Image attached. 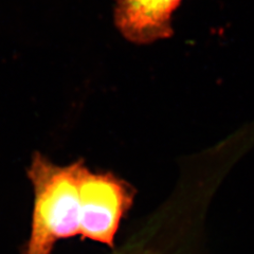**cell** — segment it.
<instances>
[{
	"label": "cell",
	"instance_id": "obj_1",
	"mask_svg": "<svg viewBox=\"0 0 254 254\" xmlns=\"http://www.w3.org/2000/svg\"><path fill=\"white\" fill-rule=\"evenodd\" d=\"M81 162L59 166L42 154L33 155L28 176L34 190V210L25 254H52L58 241L79 234Z\"/></svg>",
	"mask_w": 254,
	"mask_h": 254
},
{
	"label": "cell",
	"instance_id": "obj_2",
	"mask_svg": "<svg viewBox=\"0 0 254 254\" xmlns=\"http://www.w3.org/2000/svg\"><path fill=\"white\" fill-rule=\"evenodd\" d=\"M134 190L111 173L78 170L79 235L113 247L121 219L129 210Z\"/></svg>",
	"mask_w": 254,
	"mask_h": 254
},
{
	"label": "cell",
	"instance_id": "obj_3",
	"mask_svg": "<svg viewBox=\"0 0 254 254\" xmlns=\"http://www.w3.org/2000/svg\"><path fill=\"white\" fill-rule=\"evenodd\" d=\"M181 0H116L118 29L136 44L154 43L173 34L172 15Z\"/></svg>",
	"mask_w": 254,
	"mask_h": 254
},
{
	"label": "cell",
	"instance_id": "obj_4",
	"mask_svg": "<svg viewBox=\"0 0 254 254\" xmlns=\"http://www.w3.org/2000/svg\"><path fill=\"white\" fill-rule=\"evenodd\" d=\"M113 254H162L152 246H147L142 241H136L133 244L126 245L123 248Z\"/></svg>",
	"mask_w": 254,
	"mask_h": 254
}]
</instances>
